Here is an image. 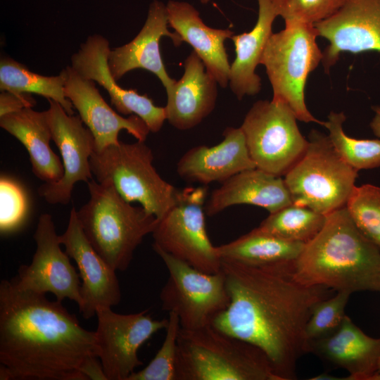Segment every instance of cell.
Segmentation results:
<instances>
[{"label":"cell","instance_id":"1","mask_svg":"<svg viewBox=\"0 0 380 380\" xmlns=\"http://www.w3.org/2000/svg\"><path fill=\"white\" fill-rule=\"evenodd\" d=\"M295 261L251 265L222 260L230 303L212 324L262 350L280 380L297 379V362L309 353L306 326L312 310L334 291L298 281Z\"/></svg>","mask_w":380,"mask_h":380},{"label":"cell","instance_id":"2","mask_svg":"<svg viewBox=\"0 0 380 380\" xmlns=\"http://www.w3.org/2000/svg\"><path fill=\"white\" fill-rule=\"evenodd\" d=\"M46 294L0 284V379L87 380L82 368L99 357L96 331Z\"/></svg>","mask_w":380,"mask_h":380},{"label":"cell","instance_id":"3","mask_svg":"<svg viewBox=\"0 0 380 380\" xmlns=\"http://www.w3.org/2000/svg\"><path fill=\"white\" fill-rule=\"evenodd\" d=\"M295 275L305 284L350 294L380 293V249L362 234L344 206L326 215L321 230L296 260Z\"/></svg>","mask_w":380,"mask_h":380},{"label":"cell","instance_id":"4","mask_svg":"<svg viewBox=\"0 0 380 380\" xmlns=\"http://www.w3.org/2000/svg\"><path fill=\"white\" fill-rule=\"evenodd\" d=\"M175 380H280L259 348L213 325L180 328Z\"/></svg>","mask_w":380,"mask_h":380},{"label":"cell","instance_id":"5","mask_svg":"<svg viewBox=\"0 0 380 380\" xmlns=\"http://www.w3.org/2000/svg\"><path fill=\"white\" fill-rule=\"evenodd\" d=\"M89 200L77 210L83 232L99 255L115 271H125L144 238L158 220L141 206H133L110 185L91 179Z\"/></svg>","mask_w":380,"mask_h":380},{"label":"cell","instance_id":"6","mask_svg":"<svg viewBox=\"0 0 380 380\" xmlns=\"http://www.w3.org/2000/svg\"><path fill=\"white\" fill-rule=\"evenodd\" d=\"M284 22V29L270 35L260 60L272 88V99L288 106L298 120L323 125L324 121L310 113L305 99L307 79L323 58L316 42L317 32L312 24Z\"/></svg>","mask_w":380,"mask_h":380},{"label":"cell","instance_id":"7","mask_svg":"<svg viewBox=\"0 0 380 380\" xmlns=\"http://www.w3.org/2000/svg\"><path fill=\"white\" fill-rule=\"evenodd\" d=\"M153 160L145 141H120L94 151L90 165L99 183L112 186L126 201L139 203L159 220L174 205L178 189L159 175Z\"/></svg>","mask_w":380,"mask_h":380},{"label":"cell","instance_id":"8","mask_svg":"<svg viewBox=\"0 0 380 380\" xmlns=\"http://www.w3.org/2000/svg\"><path fill=\"white\" fill-rule=\"evenodd\" d=\"M307 148L284 175L293 204L327 215L346 205L357 171L334 148L328 135L312 129Z\"/></svg>","mask_w":380,"mask_h":380},{"label":"cell","instance_id":"9","mask_svg":"<svg viewBox=\"0 0 380 380\" xmlns=\"http://www.w3.org/2000/svg\"><path fill=\"white\" fill-rule=\"evenodd\" d=\"M204 186L178 189L174 205L158 220L152 236L153 246L209 274L221 271L222 260L205 227Z\"/></svg>","mask_w":380,"mask_h":380},{"label":"cell","instance_id":"10","mask_svg":"<svg viewBox=\"0 0 380 380\" xmlns=\"http://www.w3.org/2000/svg\"><path fill=\"white\" fill-rule=\"evenodd\" d=\"M153 248L169 272L160 293L163 310L175 312L185 329L212 325L230 303L222 270L215 274L205 273L156 246Z\"/></svg>","mask_w":380,"mask_h":380},{"label":"cell","instance_id":"11","mask_svg":"<svg viewBox=\"0 0 380 380\" xmlns=\"http://www.w3.org/2000/svg\"><path fill=\"white\" fill-rule=\"evenodd\" d=\"M296 121L291 108L281 101L260 100L253 103L240 127L256 167L281 177L299 160L308 140Z\"/></svg>","mask_w":380,"mask_h":380},{"label":"cell","instance_id":"12","mask_svg":"<svg viewBox=\"0 0 380 380\" xmlns=\"http://www.w3.org/2000/svg\"><path fill=\"white\" fill-rule=\"evenodd\" d=\"M96 331L99 359L107 380H127L142 365L138 357L140 347L151 336L165 329L168 319H153L147 310L119 314L111 308L96 310Z\"/></svg>","mask_w":380,"mask_h":380},{"label":"cell","instance_id":"13","mask_svg":"<svg viewBox=\"0 0 380 380\" xmlns=\"http://www.w3.org/2000/svg\"><path fill=\"white\" fill-rule=\"evenodd\" d=\"M51 215H40L34 234L36 251L29 265L20 266L11 280L20 290L55 296L62 302L68 298L81 304L80 275L61 248Z\"/></svg>","mask_w":380,"mask_h":380},{"label":"cell","instance_id":"14","mask_svg":"<svg viewBox=\"0 0 380 380\" xmlns=\"http://www.w3.org/2000/svg\"><path fill=\"white\" fill-rule=\"evenodd\" d=\"M48 101L47 120L52 140L61 153L64 173L60 180L42 184L38 193L49 203L67 204L77 182L87 183L93 179L90 158L96 149L95 140L80 115H69L58 103Z\"/></svg>","mask_w":380,"mask_h":380},{"label":"cell","instance_id":"15","mask_svg":"<svg viewBox=\"0 0 380 380\" xmlns=\"http://www.w3.org/2000/svg\"><path fill=\"white\" fill-rule=\"evenodd\" d=\"M314 25L318 37L329 42L322 60L327 73L343 53L380 52V0H343L333 14Z\"/></svg>","mask_w":380,"mask_h":380},{"label":"cell","instance_id":"16","mask_svg":"<svg viewBox=\"0 0 380 380\" xmlns=\"http://www.w3.org/2000/svg\"><path fill=\"white\" fill-rule=\"evenodd\" d=\"M109 42L100 34L89 36L71 57V66L82 77L97 82L108 93L111 104L124 115L141 118L151 132H158L167 120L165 107L156 106L146 94L125 89L117 83L108 65Z\"/></svg>","mask_w":380,"mask_h":380},{"label":"cell","instance_id":"17","mask_svg":"<svg viewBox=\"0 0 380 380\" xmlns=\"http://www.w3.org/2000/svg\"><path fill=\"white\" fill-rule=\"evenodd\" d=\"M58 238L79 270L82 279L79 310L83 317L89 319L96 315L99 307L117 305L121 300V291L116 271L99 255L87 239L75 208L70 210L65 232Z\"/></svg>","mask_w":380,"mask_h":380},{"label":"cell","instance_id":"18","mask_svg":"<svg viewBox=\"0 0 380 380\" xmlns=\"http://www.w3.org/2000/svg\"><path fill=\"white\" fill-rule=\"evenodd\" d=\"M62 72L65 95L92 133L95 151L118 144V134L122 129L137 141H145L151 132L141 118L136 115L125 118L116 113L103 99L94 82L80 75L71 65Z\"/></svg>","mask_w":380,"mask_h":380},{"label":"cell","instance_id":"19","mask_svg":"<svg viewBox=\"0 0 380 380\" xmlns=\"http://www.w3.org/2000/svg\"><path fill=\"white\" fill-rule=\"evenodd\" d=\"M166 5L154 0L149 6L146 22L138 34L129 43L110 50L108 65L116 81L128 72L142 68L156 75L164 86L166 94L176 80L167 72L160 51V40L169 37L175 46L182 44L179 35L168 30Z\"/></svg>","mask_w":380,"mask_h":380},{"label":"cell","instance_id":"20","mask_svg":"<svg viewBox=\"0 0 380 380\" xmlns=\"http://www.w3.org/2000/svg\"><path fill=\"white\" fill-rule=\"evenodd\" d=\"M309 353L331 368L347 370L343 380H380V338L365 334L347 315L334 334L310 340Z\"/></svg>","mask_w":380,"mask_h":380},{"label":"cell","instance_id":"21","mask_svg":"<svg viewBox=\"0 0 380 380\" xmlns=\"http://www.w3.org/2000/svg\"><path fill=\"white\" fill-rule=\"evenodd\" d=\"M223 137L213 146L199 145L188 150L177 162L178 175L186 181L208 185L222 183L241 171L256 167L241 127H227Z\"/></svg>","mask_w":380,"mask_h":380},{"label":"cell","instance_id":"22","mask_svg":"<svg viewBox=\"0 0 380 380\" xmlns=\"http://www.w3.org/2000/svg\"><path fill=\"white\" fill-rule=\"evenodd\" d=\"M205 65L193 51L184 62V74L167 94V120L179 130L192 129L214 110L217 82L205 70Z\"/></svg>","mask_w":380,"mask_h":380},{"label":"cell","instance_id":"23","mask_svg":"<svg viewBox=\"0 0 380 380\" xmlns=\"http://www.w3.org/2000/svg\"><path fill=\"white\" fill-rule=\"evenodd\" d=\"M169 26L182 42H186L203 62L206 71L222 88L229 84L230 64L224 42L234 34L229 29L206 25L199 12L189 3L170 0L166 4Z\"/></svg>","mask_w":380,"mask_h":380},{"label":"cell","instance_id":"24","mask_svg":"<svg viewBox=\"0 0 380 380\" xmlns=\"http://www.w3.org/2000/svg\"><path fill=\"white\" fill-rule=\"evenodd\" d=\"M221 184L205 202L208 216L239 204L256 205L272 213L293 203L284 179L258 167L241 171Z\"/></svg>","mask_w":380,"mask_h":380},{"label":"cell","instance_id":"25","mask_svg":"<svg viewBox=\"0 0 380 380\" xmlns=\"http://www.w3.org/2000/svg\"><path fill=\"white\" fill-rule=\"evenodd\" d=\"M0 127L16 138L26 148L33 174L44 183L60 180L64 173L60 158L52 151V139L46 112L32 108L0 117Z\"/></svg>","mask_w":380,"mask_h":380},{"label":"cell","instance_id":"26","mask_svg":"<svg viewBox=\"0 0 380 380\" xmlns=\"http://www.w3.org/2000/svg\"><path fill=\"white\" fill-rule=\"evenodd\" d=\"M258 15L253 28L234 34L236 57L230 65L229 85L239 100L254 96L261 89V79L255 73L267 40L272 34V24L278 16L270 0H257Z\"/></svg>","mask_w":380,"mask_h":380},{"label":"cell","instance_id":"27","mask_svg":"<svg viewBox=\"0 0 380 380\" xmlns=\"http://www.w3.org/2000/svg\"><path fill=\"white\" fill-rule=\"evenodd\" d=\"M305 245L256 227L232 241L217 246V250L221 260L261 265L295 261Z\"/></svg>","mask_w":380,"mask_h":380},{"label":"cell","instance_id":"28","mask_svg":"<svg viewBox=\"0 0 380 380\" xmlns=\"http://www.w3.org/2000/svg\"><path fill=\"white\" fill-rule=\"evenodd\" d=\"M65 76H44L30 71L25 65L10 57L0 61V89L14 94H36L58 103L69 115L73 106L64 92Z\"/></svg>","mask_w":380,"mask_h":380},{"label":"cell","instance_id":"29","mask_svg":"<svg viewBox=\"0 0 380 380\" xmlns=\"http://www.w3.org/2000/svg\"><path fill=\"white\" fill-rule=\"evenodd\" d=\"M325 220L326 215L292 203L270 213L258 228L286 240L306 244L319 233Z\"/></svg>","mask_w":380,"mask_h":380},{"label":"cell","instance_id":"30","mask_svg":"<svg viewBox=\"0 0 380 380\" xmlns=\"http://www.w3.org/2000/svg\"><path fill=\"white\" fill-rule=\"evenodd\" d=\"M346 119L343 112L331 111L324 126L328 137L341 158L357 170L380 167V140L357 139L348 136L343 125Z\"/></svg>","mask_w":380,"mask_h":380},{"label":"cell","instance_id":"31","mask_svg":"<svg viewBox=\"0 0 380 380\" xmlns=\"http://www.w3.org/2000/svg\"><path fill=\"white\" fill-rule=\"evenodd\" d=\"M346 206L359 230L380 249V187L355 186Z\"/></svg>","mask_w":380,"mask_h":380},{"label":"cell","instance_id":"32","mask_svg":"<svg viewBox=\"0 0 380 380\" xmlns=\"http://www.w3.org/2000/svg\"><path fill=\"white\" fill-rule=\"evenodd\" d=\"M30 213V201L25 187L15 179L0 177V232L1 235L19 231Z\"/></svg>","mask_w":380,"mask_h":380},{"label":"cell","instance_id":"33","mask_svg":"<svg viewBox=\"0 0 380 380\" xmlns=\"http://www.w3.org/2000/svg\"><path fill=\"white\" fill-rule=\"evenodd\" d=\"M164 341L149 364L139 372H134L127 380H175L177 338L181 328L175 312H168Z\"/></svg>","mask_w":380,"mask_h":380},{"label":"cell","instance_id":"34","mask_svg":"<svg viewBox=\"0 0 380 380\" xmlns=\"http://www.w3.org/2000/svg\"><path fill=\"white\" fill-rule=\"evenodd\" d=\"M350 293L337 291L334 296L322 300L314 307L306 326V336L313 340L334 334L346 317L345 308Z\"/></svg>","mask_w":380,"mask_h":380},{"label":"cell","instance_id":"35","mask_svg":"<svg viewBox=\"0 0 380 380\" xmlns=\"http://www.w3.org/2000/svg\"><path fill=\"white\" fill-rule=\"evenodd\" d=\"M284 21L297 20L315 25L333 14L343 0H270Z\"/></svg>","mask_w":380,"mask_h":380},{"label":"cell","instance_id":"36","mask_svg":"<svg viewBox=\"0 0 380 380\" xmlns=\"http://www.w3.org/2000/svg\"><path fill=\"white\" fill-rule=\"evenodd\" d=\"M36 101L30 94H14L1 91L0 94V117L19 111L23 108H32Z\"/></svg>","mask_w":380,"mask_h":380},{"label":"cell","instance_id":"37","mask_svg":"<svg viewBox=\"0 0 380 380\" xmlns=\"http://www.w3.org/2000/svg\"><path fill=\"white\" fill-rule=\"evenodd\" d=\"M374 116L370 122V127L374 134L380 138V106H373Z\"/></svg>","mask_w":380,"mask_h":380},{"label":"cell","instance_id":"38","mask_svg":"<svg viewBox=\"0 0 380 380\" xmlns=\"http://www.w3.org/2000/svg\"><path fill=\"white\" fill-rule=\"evenodd\" d=\"M203 4H208L211 0H198Z\"/></svg>","mask_w":380,"mask_h":380},{"label":"cell","instance_id":"39","mask_svg":"<svg viewBox=\"0 0 380 380\" xmlns=\"http://www.w3.org/2000/svg\"><path fill=\"white\" fill-rule=\"evenodd\" d=\"M379 372L380 373V360H379Z\"/></svg>","mask_w":380,"mask_h":380}]
</instances>
